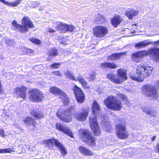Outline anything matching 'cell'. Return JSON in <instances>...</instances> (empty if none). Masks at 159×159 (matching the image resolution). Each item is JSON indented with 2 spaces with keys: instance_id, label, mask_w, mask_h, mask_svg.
<instances>
[{
  "instance_id": "cell-3",
  "label": "cell",
  "mask_w": 159,
  "mask_h": 159,
  "mask_svg": "<svg viewBox=\"0 0 159 159\" xmlns=\"http://www.w3.org/2000/svg\"><path fill=\"white\" fill-rule=\"evenodd\" d=\"M105 106L110 110L120 111L122 108V104L119 100L113 96H109L104 100Z\"/></svg>"
},
{
  "instance_id": "cell-48",
  "label": "cell",
  "mask_w": 159,
  "mask_h": 159,
  "mask_svg": "<svg viewBox=\"0 0 159 159\" xmlns=\"http://www.w3.org/2000/svg\"><path fill=\"white\" fill-rule=\"evenodd\" d=\"M48 32L49 33H54L55 32V30L54 29H49L48 30Z\"/></svg>"
},
{
  "instance_id": "cell-42",
  "label": "cell",
  "mask_w": 159,
  "mask_h": 159,
  "mask_svg": "<svg viewBox=\"0 0 159 159\" xmlns=\"http://www.w3.org/2000/svg\"><path fill=\"white\" fill-rule=\"evenodd\" d=\"M23 52L25 53V54L27 55H30L34 53V50H32V49H29L26 48H23Z\"/></svg>"
},
{
  "instance_id": "cell-49",
  "label": "cell",
  "mask_w": 159,
  "mask_h": 159,
  "mask_svg": "<svg viewBox=\"0 0 159 159\" xmlns=\"http://www.w3.org/2000/svg\"><path fill=\"white\" fill-rule=\"evenodd\" d=\"M155 85H156L157 88L158 89V90H159V81H157L155 82Z\"/></svg>"
},
{
  "instance_id": "cell-26",
  "label": "cell",
  "mask_w": 159,
  "mask_h": 159,
  "mask_svg": "<svg viewBox=\"0 0 159 159\" xmlns=\"http://www.w3.org/2000/svg\"><path fill=\"white\" fill-rule=\"evenodd\" d=\"M122 19L119 15H115L111 20V23L114 27H117L122 22Z\"/></svg>"
},
{
  "instance_id": "cell-6",
  "label": "cell",
  "mask_w": 159,
  "mask_h": 159,
  "mask_svg": "<svg viewBox=\"0 0 159 159\" xmlns=\"http://www.w3.org/2000/svg\"><path fill=\"white\" fill-rule=\"evenodd\" d=\"M49 92L51 93L58 96L61 100L63 105L67 107L69 105V100L67 95L57 87H52L49 89Z\"/></svg>"
},
{
  "instance_id": "cell-5",
  "label": "cell",
  "mask_w": 159,
  "mask_h": 159,
  "mask_svg": "<svg viewBox=\"0 0 159 159\" xmlns=\"http://www.w3.org/2000/svg\"><path fill=\"white\" fill-rule=\"evenodd\" d=\"M154 68L146 64L140 65L137 67L136 73L140 78L144 79L149 77L153 72Z\"/></svg>"
},
{
  "instance_id": "cell-46",
  "label": "cell",
  "mask_w": 159,
  "mask_h": 159,
  "mask_svg": "<svg viewBox=\"0 0 159 159\" xmlns=\"http://www.w3.org/2000/svg\"><path fill=\"white\" fill-rule=\"evenodd\" d=\"M52 74L56 76H59V77H62V75L61 73H60L59 71H55V72H53L52 73Z\"/></svg>"
},
{
  "instance_id": "cell-32",
  "label": "cell",
  "mask_w": 159,
  "mask_h": 159,
  "mask_svg": "<svg viewBox=\"0 0 159 159\" xmlns=\"http://www.w3.org/2000/svg\"><path fill=\"white\" fill-rule=\"evenodd\" d=\"M152 43L151 42L148 41H145L141 42H138V43L135 45V47L136 48H142L149 46Z\"/></svg>"
},
{
  "instance_id": "cell-22",
  "label": "cell",
  "mask_w": 159,
  "mask_h": 159,
  "mask_svg": "<svg viewBox=\"0 0 159 159\" xmlns=\"http://www.w3.org/2000/svg\"><path fill=\"white\" fill-rule=\"evenodd\" d=\"M107 78L114 84L120 85V84L122 83V81L119 78V77L113 74H108L107 75Z\"/></svg>"
},
{
  "instance_id": "cell-44",
  "label": "cell",
  "mask_w": 159,
  "mask_h": 159,
  "mask_svg": "<svg viewBox=\"0 0 159 159\" xmlns=\"http://www.w3.org/2000/svg\"><path fill=\"white\" fill-rule=\"evenodd\" d=\"M61 66L60 63H54L50 66V67L53 69H59Z\"/></svg>"
},
{
  "instance_id": "cell-7",
  "label": "cell",
  "mask_w": 159,
  "mask_h": 159,
  "mask_svg": "<svg viewBox=\"0 0 159 159\" xmlns=\"http://www.w3.org/2000/svg\"><path fill=\"white\" fill-rule=\"evenodd\" d=\"M142 91L144 95L150 99L156 100L158 98L157 89L152 85H146L143 86L142 88Z\"/></svg>"
},
{
  "instance_id": "cell-50",
  "label": "cell",
  "mask_w": 159,
  "mask_h": 159,
  "mask_svg": "<svg viewBox=\"0 0 159 159\" xmlns=\"http://www.w3.org/2000/svg\"><path fill=\"white\" fill-rule=\"evenodd\" d=\"M153 44H154V45H155V46H159V41L154 42Z\"/></svg>"
},
{
  "instance_id": "cell-36",
  "label": "cell",
  "mask_w": 159,
  "mask_h": 159,
  "mask_svg": "<svg viewBox=\"0 0 159 159\" xmlns=\"http://www.w3.org/2000/svg\"><path fill=\"white\" fill-rule=\"evenodd\" d=\"M78 81H79V82L81 84L82 86H83V87L85 89H88L89 88V86H88L87 83L86 82L84 78H83L82 77H79L78 78Z\"/></svg>"
},
{
  "instance_id": "cell-24",
  "label": "cell",
  "mask_w": 159,
  "mask_h": 159,
  "mask_svg": "<svg viewBox=\"0 0 159 159\" xmlns=\"http://www.w3.org/2000/svg\"><path fill=\"white\" fill-rule=\"evenodd\" d=\"M126 54H127L126 52L113 54L109 56H108L107 59L108 60H117L120 59L123 56L126 55Z\"/></svg>"
},
{
  "instance_id": "cell-41",
  "label": "cell",
  "mask_w": 159,
  "mask_h": 159,
  "mask_svg": "<svg viewBox=\"0 0 159 159\" xmlns=\"http://www.w3.org/2000/svg\"><path fill=\"white\" fill-rule=\"evenodd\" d=\"M130 78L132 79L133 80L135 81L139 82H142L144 81V79H142V78H140L138 76V77H135L134 76L130 75Z\"/></svg>"
},
{
  "instance_id": "cell-23",
  "label": "cell",
  "mask_w": 159,
  "mask_h": 159,
  "mask_svg": "<svg viewBox=\"0 0 159 159\" xmlns=\"http://www.w3.org/2000/svg\"><path fill=\"white\" fill-rule=\"evenodd\" d=\"M22 25L28 29H32L34 28V25L31 22V20L27 16H24L22 21Z\"/></svg>"
},
{
  "instance_id": "cell-17",
  "label": "cell",
  "mask_w": 159,
  "mask_h": 159,
  "mask_svg": "<svg viewBox=\"0 0 159 159\" xmlns=\"http://www.w3.org/2000/svg\"><path fill=\"white\" fill-rule=\"evenodd\" d=\"M27 90L26 87L21 86L17 87L14 91L15 96L18 98H22L23 100L26 99V91Z\"/></svg>"
},
{
  "instance_id": "cell-16",
  "label": "cell",
  "mask_w": 159,
  "mask_h": 159,
  "mask_svg": "<svg viewBox=\"0 0 159 159\" xmlns=\"http://www.w3.org/2000/svg\"><path fill=\"white\" fill-rule=\"evenodd\" d=\"M56 128L60 132L66 134L69 137L73 139L74 135L73 132L71 131V129L68 128L66 125H63L61 123H57L56 124Z\"/></svg>"
},
{
  "instance_id": "cell-33",
  "label": "cell",
  "mask_w": 159,
  "mask_h": 159,
  "mask_svg": "<svg viewBox=\"0 0 159 159\" xmlns=\"http://www.w3.org/2000/svg\"><path fill=\"white\" fill-rule=\"evenodd\" d=\"M31 115L36 119H41L43 118V114L40 112H37L35 110H32L30 112Z\"/></svg>"
},
{
  "instance_id": "cell-51",
  "label": "cell",
  "mask_w": 159,
  "mask_h": 159,
  "mask_svg": "<svg viewBox=\"0 0 159 159\" xmlns=\"http://www.w3.org/2000/svg\"><path fill=\"white\" fill-rule=\"evenodd\" d=\"M156 149H157V151L159 153V144H158L156 146Z\"/></svg>"
},
{
  "instance_id": "cell-43",
  "label": "cell",
  "mask_w": 159,
  "mask_h": 159,
  "mask_svg": "<svg viewBox=\"0 0 159 159\" xmlns=\"http://www.w3.org/2000/svg\"><path fill=\"white\" fill-rule=\"evenodd\" d=\"M6 43L8 46H14L15 43L14 41L12 39H9L6 40Z\"/></svg>"
},
{
  "instance_id": "cell-8",
  "label": "cell",
  "mask_w": 159,
  "mask_h": 159,
  "mask_svg": "<svg viewBox=\"0 0 159 159\" xmlns=\"http://www.w3.org/2000/svg\"><path fill=\"white\" fill-rule=\"evenodd\" d=\"M29 98L33 102H41L43 100L44 96L41 91L37 89H33L28 93Z\"/></svg>"
},
{
  "instance_id": "cell-18",
  "label": "cell",
  "mask_w": 159,
  "mask_h": 159,
  "mask_svg": "<svg viewBox=\"0 0 159 159\" xmlns=\"http://www.w3.org/2000/svg\"><path fill=\"white\" fill-rule=\"evenodd\" d=\"M148 56V52L146 50H142L136 52L132 55V59L134 61L139 62L142 60L145 57Z\"/></svg>"
},
{
  "instance_id": "cell-30",
  "label": "cell",
  "mask_w": 159,
  "mask_h": 159,
  "mask_svg": "<svg viewBox=\"0 0 159 159\" xmlns=\"http://www.w3.org/2000/svg\"><path fill=\"white\" fill-rule=\"evenodd\" d=\"M101 67L105 69H114L117 68V66L114 63H111L105 62L102 63L101 65Z\"/></svg>"
},
{
  "instance_id": "cell-15",
  "label": "cell",
  "mask_w": 159,
  "mask_h": 159,
  "mask_svg": "<svg viewBox=\"0 0 159 159\" xmlns=\"http://www.w3.org/2000/svg\"><path fill=\"white\" fill-rule=\"evenodd\" d=\"M89 112V109L88 107L83 108L75 114V117L78 120L84 122L86 120Z\"/></svg>"
},
{
  "instance_id": "cell-9",
  "label": "cell",
  "mask_w": 159,
  "mask_h": 159,
  "mask_svg": "<svg viewBox=\"0 0 159 159\" xmlns=\"http://www.w3.org/2000/svg\"><path fill=\"white\" fill-rule=\"evenodd\" d=\"M89 124L94 135L99 136L101 134L100 128L98 124L96 116H91L89 118Z\"/></svg>"
},
{
  "instance_id": "cell-12",
  "label": "cell",
  "mask_w": 159,
  "mask_h": 159,
  "mask_svg": "<svg viewBox=\"0 0 159 159\" xmlns=\"http://www.w3.org/2000/svg\"><path fill=\"white\" fill-rule=\"evenodd\" d=\"M116 131L117 137L120 140H125L128 138L129 136L126 127L122 124H120L116 125Z\"/></svg>"
},
{
  "instance_id": "cell-2",
  "label": "cell",
  "mask_w": 159,
  "mask_h": 159,
  "mask_svg": "<svg viewBox=\"0 0 159 159\" xmlns=\"http://www.w3.org/2000/svg\"><path fill=\"white\" fill-rule=\"evenodd\" d=\"M74 110L73 107H71L66 109H59L56 113V116L61 120L66 123H69L73 119V113Z\"/></svg>"
},
{
  "instance_id": "cell-38",
  "label": "cell",
  "mask_w": 159,
  "mask_h": 159,
  "mask_svg": "<svg viewBox=\"0 0 159 159\" xmlns=\"http://www.w3.org/2000/svg\"><path fill=\"white\" fill-rule=\"evenodd\" d=\"M65 76L67 78H68L69 80H73V81H77L76 79L75 78L74 76L73 75V74L71 73V72H69V71H66V72L65 73Z\"/></svg>"
},
{
  "instance_id": "cell-14",
  "label": "cell",
  "mask_w": 159,
  "mask_h": 159,
  "mask_svg": "<svg viewBox=\"0 0 159 159\" xmlns=\"http://www.w3.org/2000/svg\"><path fill=\"white\" fill-rule=\"evenodd\" d=\"M94 35L99 38L105 37L107 34L108 31L107 29L104 26H98L95 27L93 29Z\"/></svg>"
},
{
  "instance_id": "cell-37",
  "label": "cell",
  "mask_w": 159,
  "mask_h": 159,
  "mask_svg": "<svg viewBox=\"0 0 159 159\" xmlns=\"http://www.w3.org/2000/svg\"><path fill=\"white\" fill-rule=\"evenodd\" d=\"M48 54L49 56L52 57L57 56L58 55V49L55 48L51 49L48 51Z\"/></svg>"
},
{
  "instance_id": "cell-25",
  "label": "cell",
  "mask_w": 159,
  "mask_h": 159,
  "mask_svg": "<svg viewBox=\"0 0 159 159\" xmlns=\"http://www.w3.org/2000/svg\"><path fill=\"white\" fill-rule=\"evenodd\" d=\"M117 75L122 81H125L127 80V71L126 69H120L117 71Z\"/></svg>"
},
{
  "instance_id": "cell-21",
  "label": "cell",
  "mask_w": 159,
  "mask_h": 159,
  "mask_svg": "<svg viewBox=\"0 0 159 159\" xmlns=\"http://www.w3.org/2000/svg\"><path fill=\"white\" fill-rule=\"evenodd\" d=\"M92 113L94 116H97L100 114V107L97 101L93 102L92 106Z\"/></svg>"
},
{
  "instance_id": "cell-10",
  "label": "cell",
  "mask_w": 159,
  "mask_h": 159,
  "mask_svg": "<svg viewBox=\"0 0 159 159\" xmlns=\"http://www.w3.org/2000/svg\"><path fill=\"white\" fill-rule=\"evenodd\" d=\"M101 126L102 128L107 133H111L113 131V128L110 120L107 116L106 115L102 116L100 120Z\"/></svg>"
},
{
  "instance_id": "cell-35",
  "label": "cell",
  "mask_w": 159,
  "mask_h": 159,
  "mask_svg": "<svg viewBox=\"0 0 159 159\" xmlns=\"http://www.w3.org/2000/svg\"><path fill=\"white\" fill-rule=\"evenodd\" d=\"M117 96H118L125 104H126L127 106H130V102L128 100V99L126 97V95L123 94L119 93L117 94Z\"/></svg>"
},
{
  "instance_id": "cell-31",
  "label": "cell",
  "mask_w": 159,
  "mask_h": 159,
  "mask_svg": "<svg viewBox=\"0 0 159 159\" xmlns=\"http://www.w3.org/2000/svg\"><path fill=\"white\" fill-rule=\"evenodd\" d=\"M142 110H143L144 113L147 114L148 115L153 116V117H155V116H156V113L154 112V110L150 108L143 107H142Z\"/></svg>"
},
{
  "instance_id": "cell-1",
  "label": "cell",
  "mask_w": 159,
  "mask_h": 159,
  "mask_svg": "<svg viewBox=\"0 0 159 159\" xmlns=\"http://www.w3.org/2000/svg\"><path fill=\"white\" fill-rule=\"evenodd\" d=\"M79 134L81 140L88 146L92 147L96 146V140L88 130L84 128L80 129Z\"/></svg>"
},
{
  "instance_id": "cell-13",
  "label": "cell",
  "mask_w": 159,
  "mask_h": 159,
  "mask_svg": "<svg viewBox=\"0 0 159 159\" xmlns=\"http://www.w3.org/2000/svg\"><path fill=\"white\" fill-rule=\"evenodd\" d=\"M56 30L61 33H66L68 32H72L75 29L74 26L73 25H69L62 22L58 23L56 25Z\"/></svg>"
},
{
  "instance_id": "cell-47",
  "label": "cell",
  "mask_w": 159,
  "mask_h": 159,
  "mask_svg": "<svg viewBox=\"0 0 159 159\" xmlns=\"http://www.w3.org/2000/svg\"><path fill=\"white\" fill-rule=\"evenodd\" d=\"M1 136L2 137H3V138H4V137H5V134H4V130H3L2 128L1 129Z\"/></svg>"
},
{
  "instance_id": "cell-20",
  "label": "cell",
  "mask_w": 159,
  "mask_h": 159,
  "mask_svg": "<svg viewBox=\"0 0 159 159\" xmlns=\"http://www.w3.org/2000/svg\"><path fill=\"white\" fill-rule=\"evenodd\" d=\"M12 26L15 29L18 30L21 33L24 34L27 32L28 29L26 27H25L23 25H21L17 23L16 21H13L12 22Z\"/></svg>"
},
{
  "instance_id": "cell-52",
  "label": "cell",
  "mask_w": 159,
  "mask_h": 159,
  "mask_svg": "<svg viewBox=\"0 0 159 159\" xmlns=\"http://www.w3.org/2000/svg\"><path fill=\"white\" fill-rule=\"evenodd\" d=\"M156 139V136H154L153 138H152V141H154V140Z\"/></svg>"
},
{
  "instance_id": "cell-45",
  "label": "cell",
  "mask_w": 159,
  "mask_h": 159,
  "mask_svg": "<svg viewBox=\"0 0 159 159\" xmlns=\"http://www.w3.org/2000/svg\"><path fill=\"white\" fill-rule=\"evenodd\" d=\"M96 76V73L95 72H93V73H92V74H91L90 75V77H89V79H90V80L91 81H93L95 79Z\"/></svg>"
},
{
  "instance_id": "cell-11",
  "label": "cell",
  "mask_w": 159,
  "mask_h": 159,
  "mask_svg": "<svg viewBox=\"0 0 159 159\" xmlns=\"http://www.w3.org/2000/svg\"><path fill=\"white\" fill-rule=\"evenodd\" d=\"M73 91L76 100L79 104H82L85 101V95L84 92L78 86L75 85L73 87Z\"/></svg>"
},
{
  "instance_id": "cell-28",
  "label": "cell",
  "mask_w": 159,
  "mask_h": 159,
  "mask_svg": "<svg viewBox=\"0 0 159 159\" xmlns=\"http://www.w3.org/2000/svg\"><path fill=\"white\" fill-rule=\"evenodd\" d=\"M24 122L26 125L30 126V127H35L36 126V123L35 120L30 117H27L24 120Z\"/></svg>"
},
{
  "instance_id": "cell-19",
  "label": "cell",
  "mask_w": 159,
  "mask_h": 159,
  "mask_svg": "<svg viewBox=\"0 0 159 159\" xmlns=\"http://www.w3.org/2000/svg\"><path fill=\"white\" fill-rule=\"evenodd\" d=\"M148 55L156 62H159V48H153L147 51Z\"/></svg>"
},
{
  "instance_id": "cell-4",
  "label": "cell",
  "mask_w": 159,
  "mask_h": 159,
  "mask_svg": "<svg viewBox=\"0 0 159 159\" xmlns=\"http://www.w3.org/2000/svg\"><path fill=\"white\" fill-rule=\"evenodd\" d=\"M46 146L49 148H52L54 146H55L56 148L59 149L63 156H66L67 154L66 149L65 146H63L58 140L55 139H50L46 140L43 141Z\"/></svg>"
},
{
  "instance_id": "cell-39",
  "label": "cell",
  "mask_w": 159,
  "mask_h": 159,
  "mask_svg": "<svg viewBox=\"0 0 159 159\" xmlns=\"http://www.w3.org/2000/svg\"><path fill=\"white\" fill-rule=\"evenodd\" d=\"M14 152V150L11 148H6V149H1L0 150L1 154H9Z\"/></svg>"
},
{
  "instance_id": "cell-34",
  "label": "cell",
  "mask_w": 159,
  "mask_h": 159,
  "mask_svg": "<svg viewBox=\"0 0 159 159\" xmlns=\"http://www.w3.org/2000/svg\"><path fill=\"white\" fill-rule=\"evenodd\" d=\"M22 0H16L15 2H7L5 1V0H1V2L2 3L5 4V5H8V6H11V7H16L17 5L20 3L21 2Z\"/></svg>"
},
{
  "instance_id": "cell-27",
  "label": "cell",
  "mask_w": 159,
  "mask_h": 159,
  "mask_svg": "<svg viewBox=\"0 0 159 159\" xmlns=\"http://www.w3.org/2000/svg\"><path fill=\"white\" fill-rule=\"evenodd\" d=\"M79 151H80V152L82 154L84 155H86V156H93V152H92L91 150L86 148V147H83V146H80V147H79Z\"/></svg>"
},
{
  "instance_id": "cell-29",
  "label": "cell",
  "mask_w": 159,
  "mask_h": 159,
  "mask_svg": "<svg viewBox=\"0 0 159 159\" xmlns=\"http://www.w3.org/2000/svg\"><path fill=\"white\" fill-rule=\"evenodd\" d=\"M138 14V11L134 9H130L126 12V15L127 17L129 18L130 19H132L134 16L137 15Z\"/></svg>"
},
{
  "instance_id": "cell-40",
  "label": "cell",
  "mask_w": 159,
  "mask_h": 159,
  "mask_svg": "<svg viewBox=\"0 0 159 159\" xmlns=\"http://www.w3.org/2000/svg\"><path fill=\"white\" fill-rule=\"evenodd\" d=\"M29 40L32 43H34L36 45H38V46H39L41 44V42L40 40H39V39L34 38V37H32L31 39H29Z\"/></svg>"
}]
</instances>
